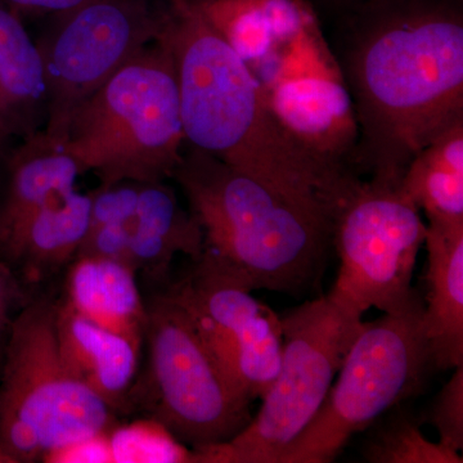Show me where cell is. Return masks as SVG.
<instances>
[{"label":"cell","mask_w":463,"mask_h":463,"mask_svg":"<svg viewBox=\"0 0 463 463\" xmlns=\"http://www.w3.org/2000/svg\"><path fill=\"white\" fill-rule=\"evenodd\" d=\"M200 8L246 63L312 21L300 0H210Z\"/></svg>","instance_id":"obj_21"},{"label":"cell","mask_w":463,"mask_h":463,"mask_svg":"<svg viewBox=\"0 0 463 463\" xmlns=\"http://www.w3.org/2000/svg\"><path fill=\"white\" fill-rule=\"evenodd\" d=\"M14 141H16L14 137L0 130V173L5 172V166H7L9 154L14 148Z\"/></svg>","instance_id":"obj_28"},{"label":"cell","mask_w":463,"mask_h":463,"mask_svg":"<svg viewBox=\"0 0 463 463\" xmlns=\"http://www.w3.org/2000/svg\"><path fill=\"white\" fill-rule=\"evenodd\" d=\"M401 188L429 221H463V118L414 155Z\"/></svg>","instance_id":"obj_20"},{"label":"cell","mask_w":463,"mask_h":463,"mask_svg":"<svg viewBox=\"0 0 463 463\" xmlns=\"http://www.w3.org/2000/svg\"><path fill=\"white\" fill-rule=\"evenodd\" d=\"M14 11L30 12L35 14H66L72 9L81 7L94 0H5Z\"/></svg>","instance_id":"obj_27"},{"label":"cell","mask_w":463,"mask_h":463,"mask_svg":"<svg viewBox=\"0 0 463 463\" xmlns=\"http://www.w3.org/2000/svg\"><path fill=\"white\" fill-rule=\"evenodd\" d=\"M146 304L149 419L191 449L230 441L251 421L252 402L231 383L167 288Z\"/></svg>","instance_id":"obj_8"},{"label":"cell","mask_w":463,"mask_h":463,"mask_svg":"<svg viewBox=\"0 0 463 463\" xmlns=\"http://www.w3.org/2000/svg\"><path fill=\"white\" fill-rule=\"evenodd\" d=\"M428 295L423 304V336L432 367L463 364V221H429Z\"/></svg>","instance_id":"obj_14"},{"label":"cell","mask_w":463,"mask_h":463,"mask_svg":"<svg viewBox=\"0 0 463 463\" xmlns=\"http://www.w3.org/2000/svg\"><path fill=\"white\" fill-rule=\"evenodd\" d=\"M43 461L54 463L70 462H112L109 441V429L90 438L72 441L48 453Z\"/></svg>","instance_id":"obj_26"},{"label":"cell","mask_w":463,"mask_h":463,"mask_svg":"<svg viewBox=\"0 0 463 463\" xmlns=\"http://www.w3.org/2000/svg\"><path fill=\"white\" fill-rule=\"evenodd\" d=\"M181 97L163 32L70 118L63 147L100 184L172 178L181 163Z\"/></svg>","instance_id":"obj_4"},{"label":"cell","mask_w":463,"mask_h":463,"mask_svg":"<svg viewBox=\"0 0 463 463\" xmlns=\"http://www.w3.org/2000/svg\"><path fill=\"white\" fill-rule=\"evenodd\" d=\"M422 313L419 298L407 309L364 322L321 410L279 463L334 461L355 434L420 392L432 367Z\"/></svg>","instance_id":"obj_7"},{"label":"cell","mask_w":463,"mask_h":463,"mask_svg":"<svg viewBox=\"0 0 463 463\" xmlns=\"http://www.w3.org/2000/svg\"><path fill=\"white\" fill-rule=\"evenodd\" d=\"M371 463H462V456L429 440L407 416H397L380 426L364 447Z\"/></svg>","instance_id":"obj_22"},{"label":"cell","mask_w":463,"mask_h":463,"mask_svg":"<svg viewBox=\"0 0 463 463\" xmlns=\"http://www.w3.org/2000/svg\"><path fill=\"white\" fill-rule=\"evenodd\" d=\"M172 178L203 232V251L251 289L298 297L315 288L332 245V212L200 149Z\"/></svg>","instance_id":"obj_3"},{"label":"cell","mask_w":463,"mask_h":463,"mask_svg":"<svg viewBox=\"0 0 463 463\" xmlns=\"http://www.w3.org/2000/svg\"><path fill=\"white\" fill-rule=\"evenodd\" d=\"M48 84L44 61L20 14L0 0V130L16 139L45 129Z\"/></svg>","instance_id":"obj_19"},{"label":"cell","mask_w":463,"mask_h":463,"mask_svg":"<svg viewBox=\"0 0 463 463\" xmlns=\"http://www.w3.org/2000/svg\"><path fill=\"white\" fill-rule=\"evenodd\" d=\"M192 263L182 279L165 288L191 317L231 383L254 403L272 385L281 365V317L205 254Z\"/></svg>","instance_id":"obj_11"},{"label":"cell","mask_w":463,"mask_h":463,"mask_svg":"<svg viewBox=\"0 0 463 463\" xmlns=\"http://www.w3.org/2000/svg\"><path fill=\"white\" fill-rule=\"evenodd\" d=\"M56 301L30 298L14 317L0 364V447L16 463L44 459L108 430L115 412L67 367L54 326Z\"/></svg>","instance_id":"obj_5"},{"label":"cell","mask_w":463,"mask_h":463,"mask_svg":"<svg viewBox=\"0 0 463 463\" xmlns=\"http://www.w3.org/2000/svg\"><path fill=\"white\" fill-rule=\"evenodd\" d=\"M129 232L128 264L155 285H167L175 255L196 260L203 251V232L165 181L139 182L136 209L125 219Z\"/></svg>","instance_id":"obj_15"},{"label":"cell","mask_w":463,"mask_h":463,"mask_svg":"<svg viewBox=\"0 0 463 463\" xmlns=\"http://www.w3.org/2000/svg\"><path fill=\"white\" fill-rule=\"evenodd\" d=\"M166 14L148 0H94L51 16L36 44L47 74L44 132L52 139L63 145L75 109L157 41Z\"/></svg>","instance_id":"obj_10"},{"label":"cell","mask_w":463,"mask_h":463,"mask_svg":"<svg viewBox=\"0 0 463 463\" xmlns=\"http://www.w3.org/2000/svg\"><path fill=\"white\" fill-rule=\"evenodd\" d=\"M340 56L359 130L353 169L399 184L463 118L462 0H359Z\"/></svg>","instance_id":"obj_1"},{"label":"cell","mask_w":463,"mask_h":463,"mask_svg":"<svg viewBox=\"0 0 463 463\" xmlns=\"http://www.w3.org/2000/svg\"><path fill=\"white\" fill-rule=\"evenodd\" d=\"M62 300L90 321L142 346L147 304L139 291L136 270L129 265L78 255L67 267Z\"/></svg>","instance_id":"obj_18"},{"label":"cell","mask_w":463,"mask_h":463,"mask_svg":"<svg viewBox=\"0 0 463 463\" xmlns=\"http://www.w3.org/2000/svg\"><path fill=\"white\" fill-rule=\"evenodd\" d=\"M429 421L439 434V443L459 452L463 448V364L435 398Z\"/></svg>","instance_id":"obj_24"},{"label":"cell","mask_w":463,"mask_h":463,"mask_svg":"<svg viewBox=\"0 0 463 463\" xmlns=\"http://www.w3.org/2000/svg\"><path fill=\"white\" fill-rule=\"evenodd\" d=\"M90 194L78 191L53 201L0 242V257L23 282H41L69 267L90 230Z\"/></svg>","instance_id":"obj_16"},{"label":"cell","mask_w":463,"mask_h":463,"mask_svg":"<svg viewBox=\"0 0 463 463\" xmlns=\"http://www.w3.org/2000/svg\"><path fill=\"white\" fill-rule=\"evenodd\" d=\"M274 118L310 155L328 165L352 169L359 130L349 91L334 79L279 78L265 87Z\"/></svg>","instance_id":"obj_12"},{"label":"cell","mask_w":463,"mask_h":463,"mask_svg":"<svg viewBox=\"0 0 463 463\" xmlns=\"http://www.w3.org/2000/svg\"><path fill=\"white\" fill-rule=\"evenodd\" d=\"M9 154L0 196V242L18 224L76 191L80 167L44 130L20 139Z\"/></svg>","instance_id":"obj_17"},{"label":"cell","mask_w":463,"mask_h":463,"mask_svg":"<svg viewBox=\"0 0 463 463\" xmlns=\"http://www.w3.org/2000/svg\"><path fill=\"white\" fill-rule=\"evenodd\" d=\"M191 147L332 214L359 176L310 155L279 123L264 85L200 7L167 11L163 29Z\"/></svg>","instance_id":"obj_2"},{"label":"cell","mask_w":463,"mask_h":463,"mask_svg":"<svg viewBox=\"0 0 463 463\" xmlns=\"http://www.w3.org/2000/svg\"><path fill=\"white\" fill-rule=\"evenodd\" d=\"M112 462H196L194 449L155 420H139L109 429Z\"/></svg>","instance_id":"obj_23"},{"label":"cell","mask_w":463,"mask_h":463,"mask_svg":"<svg viewBox=\"0 0 463 463\" xmlns=\"http://www.w3.org/2000/svg\"><path fill=\"white\" fill-rule=\"evenodd\" d=\"M210 0H169L170 8L172 9H185L190 7H201Z\"/></svg>","instance_id":"obj_29"},{"label":"cell","mask_w":463,"mask_h":463,"mask_svg":"<svg viewBox=\"0 0 463 463\" xmlns=\"http://www.w3.org/2000/svg\"><path fill=\"white\" fill-rule=\"evenodd\" d=\"M420 212L401 183L359 178L332 216L340 259L332 294L362 316L371 307L401 312L421 298L412 288L428 230Z\"/></svg>","instance_id":"obj_9"},{"label":"cell","mask_w":463,"mask_h":463,"mask_svg":"<svg viewBox=\"0 0 463 463\" xmlns=\"http://www.w3.org/2000/svg\"><path fill=\"white\" fill-rule=\"evenodd\" d=\"M332 2H336V3H356V2H359V0H332Z\"/></svg>","instance_id":"obj_30"},{"label":"cell","mask_w":463,"mask_h":463,"mask_svg":"<svg viewBox=\"0 0 463 463\" xmlns=\"http://www.w3.org/2000/svg\"><path fill=\"white\" fill-rule=\"evenodd\" d=\"M281 322V365L258 412L230 441L194 449L196 462L279 463L321 410L364 326L361 313L331 291L288 310Z\"/></svg>","instance_id":"obj_6"},{"label":"cell","mask_w":463,"mask_h":463,"mask_svg":"<svg viewBox=\"0 0 463 463\" xmlns=\"http://www.w3.org/2000/svg\"><path fill=\"white\" fill-rule=\"evenodd\" d=\"M54 326L58 347L76 379L114 412L127 410L141 346L79 315L61 298Z\"/></svg>","instance_id":"obj_13"},{"label":"cell","mask_w":463,"mask_h":463,"mask_svg":"<svg viewBox=\"0 0 463 463\" xmlns=\"http://www.w3.org/2000/svg\"><path fill=\"white\" fill-rule=\"evenodd\" d=\"M30 298L18 274L0 257V364L14 317Z\"/></svg>","instance_id":"obj_25"}]
</instances>
